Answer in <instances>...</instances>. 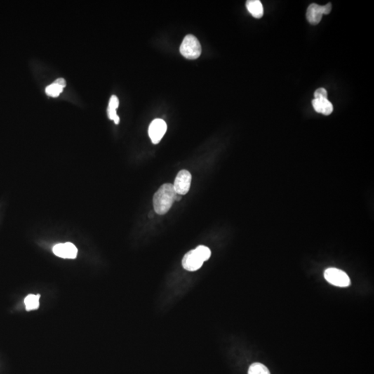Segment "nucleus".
Listing matches in <instances>:
<instances>
[{"label":"nucleus","mask_w":374,"mask_h":374,"mask_svg":"<svg viewBox=\"0 0 374 374\" xmlns=\"http://www.w3.org/2000/svg\"><path fill=\"white\" fill-rule=\"evenodd\" d=\"M194 287V280L188 277H174L166 280L157 297V311L161 314L168 313Z\"/></svg>","instance_id":"nucleus-1"},{"label":"nucleus","mask_w":374,"mask_h":374,"mask_svg":"<svg viewBox=\"0 0 374 374\" xmlns=\"http://www.w3.org/2000/svg\"><path fill=\"white\" fill-rule=\"evenodd\" d=\"M176 192L173 184H163L153 196V207L158 214H166L175 201Z\"/></svg>","instance_id":"nucleus-2"},{"label":"nucleus","mask_w":374,"mask_h":374,"mask_svg":"<svg viewBox=\"0 0 374 374\" xmlns=\"http://www.w3.org/2000/svg\"><path fill=\"white\" fill-rule=\"evenodd\" d=\"M211 250L205 245H199L186 253L182 261L183 268L188 272H195L201 268L203 264L211 257Z\"/></svg>","instance_id":"nucleus-3"},{"label":"nucleus","mask_w":374,"mask_h":374,"mask_svg":"<svg viewBox=\"0 0 374 374\" xmlns=\"http://www.w3.org/2000/svg\"><path fill=\"white\" fill-rule=\"evenodd\" d=\"M180 51L181 54L186 58L191 59V60L198 58L201 55L202 52L201 43L196 36L193 35H187L182 41Z\"/></svg>","instance_id":"nucleus-4"},{"label":"nucleus","mask_w":374,"mask_h":374,"mask_svg":"<svg viewBox=\"0 0 374 374\" xmlns=\"http://www.w3.org/2000/svg\"><path fill=\"white\" fill-rule=\"evenodd\" d=\"M325 279L333 286L348 287L351 285V280L348 274L341 269L330 267L324 272Z\"/></svg>","instance_id":"nucleus-5"},{"label":"nucleus","mask_w":374,"mask_h":374,"mask_svg":"<svg viewBox=\"0 0 374 374\" xmlns=\"http://www.w3.org/2000/svg\"><path fill=\"white\" fill-rule=\"evenodd\" d=\"M331 9L332 5L330 3H328L324 6H320L316 3H311L306 11V19L310 24L316 25L320 23L323 14L328 15Z\"/></svg>","instance_id":"nucleus-6"},{"label":"nucleus","mask_w":374,"mask_h":374,"mask_svg":"<svg viewBox=\"0 0 374 374\" xmlns=\"http://www.w3.org/2000/svg\"><path fill=\"white\" fill-rule=\"evenodd\" d=\"M191 179L192 177L191 173L187 170H181L177 173L173 184L174 189L177 194L183 196L189 192L191 187Z\"/></svg>","instance_id":"nucleus-7"},{"label":"nucleus","mask_w":374,"mask_h":374,"mask_svg":"<svg viewBox=\"0 0 374 374\" xmlns=\"http://www.w3.org/2000/svg\"><path fill=\"white\" fill-rule=\"evenodd\" d=\"M167 125L163 119H156L153 120L149 128L150 138L154 144L160 143V141L166 133Z\"/></svg>","instance_id":"nucleus-8"},{"label":"nucleus","mask_w":374,"mask_h":374,"mask_svg":"<svg viewBox=\"0 0 374 374\" xmlns=\"http://www.w3.org/2000/svg\"><path fill=\"white\" fill-rule=\"evenodd\" d=\"M53 252L60 258L74 259L77 257L78 249L72 243H59L53 247Z\"/></svg>","instance_id":"nucleus-9"},{"label":"nucleus","mask_w":374,"mask_h":374,"mask_svg":"<svg viewBox=\"0 0 374 374\" xmlns=\"http://www.w3.org/2000/svg\"><path fill=\"white\" fill-rule=\"evenodd\" d=\"M312 105L317 112L323 115H330L333 111V104L328 99H316L312 101Z\"/></svg>","instance_id":"nucleus-10"},{"label":"nucleus","mask_w":374,"mask_h":374,"mask_svg":"<svg viewBox=\"0 0 374 374\" xmlns=\"http://www.w3.org/2000/svg\"><path fill=\"white\" fill-rule=\"evenodd\" d=\"M65 86V80L62 78H58L54 83L47 87L45 89V92H46L47 95L50 96V97H56L61 93Z\"/></svg>","instance_id":"nucleus-11"},{"label":"nucleus","mask_w":374,"mask_h":374,"mask_svg":"<svg viewBox=\"0 0 374 374\" xmlns=\"http://www.w3.org/2000/svg\"><path fill=\"white\" fill-rule=\"evenodd\" d=\"M246 7L250 13L255 18H262L263 15H264V6L259 0H249V1H247Z\"/></svg>","instance_id":"nucleus-12"},{"label":"nucleus","mask_w":374,"mask_h":374,"mask_svg":"<svg viewBox=\"0 0 374 374\" xmlns=\"http://www.w3.org/2000/svg\"><path fill=\"white\" fill-rule=\"evenodd\" d=\"M119 99L116 96H112L109 100L108 108H107V114L109 119L113 120L116 124L119 123L120 119L119 116L116 114V108L119 107Z\"/></svg>","instance_id":"nucleus-13"},{"label":"nucleus","mask_w":374,"mask_h":374,"mask_svg":"<svg viewBox=\"0 0 374 374\" xmlns=\"http://www.w3.org/2000/svg\"><path fill=\"white\" fill-rule=\"evenodd\" d=\"M40 298L41 296L39 295H29L24 299V304H25L26 309L27 311L36 310L40 306Z\"/></svg>","instance_id":"nucleus-14"},{"label":"nucleus","mask_w":374,"mask_h":374,"mask_svg":"<svg viewBox=\"0 0 374 374\" xmlns=\"http://www.w3.org/2000/svg\"><path fill=\"white\" fill-rule=\"evenodd\" d=\"M248 374H270L268 369L262 363H255L250 365Z\"/></svg>","instance_id":"nucleus-15"},{"label":"nucleus","mask_w":374,"mask_h":374,"mask_svg":"<svg viewBox=\"0 0 374 374\" xmlns=\"http://www.w3.org/2000/svg\"><path fill=\"white\" fill-rule=\"evenodd\" d=\"M314 97L316 99H328V93L324 88H320L315 92Z\"/></svg>","instance_id":"nucleus-16"},{"label":"nucleus","mask_w":374,"mask_h":374,"mask_svg":"<svg viewBox=\"0 0 374 374\" xmlns=\"http://www.w3.org/2000/svg\"><path fill=\"white\" fill-rule=\"evenodd\" d=\"M182 196L181 195L176 194V196H175V201H180L181 199H182Z\"/></svg>","instance_id":"nucleus-17"}]
</instances>
